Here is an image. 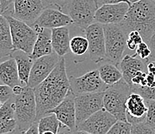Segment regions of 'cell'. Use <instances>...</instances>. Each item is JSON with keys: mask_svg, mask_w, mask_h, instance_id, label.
Instances as JSON below:
<instances>
[{"mask_svg": "<svg viewBox=\"0 0 155 134\" xmlns=\"http://www.w3.org/2000/svg\"><path fill=\"white\" fill-rule=\"evenodd\" d=\"M13 95L12 88L11 87L6 84H0V101H2V103L8 101Z\"/></svg>", "mask_w": 155, "mask_h": 134, "instance_id": "36", "label": "cell"}, {"mask_svg": "<svg viewBox=\"0 0 155 134\" xmlns=\"http://www.w3.org/2000/svg\"><path fill=\"white\" fill-rule=\"evenodd\" d=\"M131 124L127 121L117 120L108 131L107 134H130Z\"/></svg>", "mask_w": 155, "mask_h": 134, "instance_id": "29", "label": "cell"}, {"mask_svg": "<svg viewBox=\"0 0 155 134\" xmlns=\"http://www.w3.org/2000/svg\"><path fill=\"white\" fill-rule=\"evenodd\" d=\"M73 24L70 16L58 9L46 8L31 26L53 29Z\"/></svg>", "mask_w": 155, "mask_h": 134, "instance_id": "16", "label": "cell"}, {"mask_svg": "<svg viewBox=\"0 0 155 134\" xmlns=\"http://www.w3.org/2000/svg\"><path fill=\"white\" fill-rule=\"evenodd\" d=\"M33 89L36 101L35 122H38L40 118L57 106L70 93V78L67 74L64 57H60L51 74Z\"/></svg>", "mask_w": 155, "mask_h": 134, "instance_id": "1", "label": "cell"}, {"mask_svg": "<svg viewBox=\"0 0 155 134\" xmlns=\"http://www.w3.org/2000/svg\"><path fill=\"white\" fill-rule=\"evenodd\" d=\"M154 1H155V0H154Z\"/></svg>", "mask_w": 155, "mask_h": 134, "instance_id": "46", "label": "cell"}, {"mask_svg": "<svg viewBox=\"0 0 155 134\" xmlns=\"http://www.w3.org/2000/svg\"><path fill=\"white\" fill-rule=\"evenodd\" d=\"M1 83H2V82H1V81H0V84H1Z\"/></svg>", "mask_w": 155, "mask_h": 134, "instance_id": "45", "label": "cell"}, {"mask_svg": "<svg viewBox=\"0 0 155 134\" xmlns=\"http://www.w3.org/2000/svg\"><path fill=\"white\" fill-rule=\"evenodd\" d=\"M38 127L39 134H56L64 126L54 113H48L39 119L38 121Z\"/></svg>", "mask_w": 155, "mask_h": 134, "instance_id": "25", "label": "cell"}, {"mask_svg": "<svg viewBox=\"0 0 155 134\" xmlns=\"http://www.w3.org/2000/svg\"><path fill=\"white\" fill-rule=\"evenodd\" d=\"M0 81L11 88L21 84L16 61L12 57L0 62Z\"/></svg>", "mask_w": 155, "mask_h": 134, "instance_id": "20", "label": "cell"}, {"mask_svg": "<svg viewBox=\"0 0 155 134\" xmlns=\"http://www.w3.org/2000/svg\"><path fill=\"white\" fill-rule=\"evenodd\" d=\"M44 9L43 0H15L12 16L31 26Z\"/></svg>", "mask_w": 155, "mask_h": 134, "instance_id": "13", "label": "cell"}, {"mask_svg": "<svg viewBox=\"0 0 155 134\" xmlns=\"http://www.w3.org/2000/svg\"><path fill=\"white\" fill-rule=\"evenodd\" d=\"M131 93L130 87L124 78L108 88L104 93V106L117 120H127L126 102Z\"/></svg>", "mask_w": 155, "mask_h": 134, "instance_id": "4", "label": "cell"}, {"mask_svg": "<svg viewBox=\"0 0 155 134\" xmlns=\"http://www.w3.org/2000/svg\"><path fill=\"white\" fill-rule=\"evenodd\" d=\"M147 44L149 45L150 50H151V55H150V57L149 59H153V60H155V31L153 32L152 36H150V40H149V41L147 42ZM147 60H149L148 59H147Z\"/></svg>", "mask_w": 155, "mask_h": 134, "instance_id": "39", "label": "cell"}, {"mask_svg": "<svg viewBox=\"0 0 155 134\" xmlns=\"http://www.w3.org/2000/svg\"><path fill=\"white\" fill-rule=\"evenodd\" d=\"M98 8L97 0H70L67 6L73 24L84 31L95 22Z\"/></svg>", "mask_w": 155, "mask_h": 134, "instance_id": "7", "label": "cell"}, {"mask_svg": "<svg viewBox=\"0 0 155 134\" xmlns=\"http://www.w3.org/2000/svg\"><path fill=\"white\" fill-rule=\"evenodd\" d=\"M14 95L2 105L0 108V121L15 119V111L12 105Z\"/></svg>", "mask_w": 155, "mask_h": 134, "instance_id": "27", "label": "cell"}, {"mask_svg": "<svg viewBox=\"0 0 155 134\" xmlns=\"http://www.w3.org/2000/svg\"><path fill=\"white\" fill-rule=\"evenodd\" d=\"M98 6H101L105 4H117L120 2H127L130 5H131V3L129 2V0H97Z\"/></svg>", "mask_w": 155, "mask_h": 134, "instance_id": "38", "label": "cell"}, {"mask_svg": "<svg viewBox=\"0 0 155 134\" xmlns=\"http://www.w3.org/2000/svg\"><path fill=\"white\" fill-rule=\"evenodd\" d=\"M127 120L131 124L145 121L147 106L145 99L136 92H131L126 102Z\"/></svg>", "mask_w": 155, "mask_h": 134, "instance_id": "17", "label": "cell"}, {"mask_svg": "<svg viewBox=\"0 0 155 134\" xmlns=\"http://www.w3.org/2000/svg\"><path fill=\"white\" fill-rule=\"evenodd\" d=\"M104 91L87 93L75 96L77 126L93 114L104 108Z\"/></svg>", "mask_w": 155, "mask_h": 134, "instance_id": "8", "label": "cell"}, {"mask_svg": "<svg viewBox=\"0 0 155 134\" xmlns=\"http://www.w3.org/2000/svg\"><path fill=\"white\" fill-rule=\"evenodd\" d=\"M39 133V127H38V122H34L30 127L25 132V134H38Z\"/></svg>", "mask_w": 155, "mask_h": 134, "instance_id": "40", "label": "cell"}, {"mask_svg": "<svg viewBox=\"0 0 155 134\" xmlns=\"http://www.w3.org/2000/svg\"><path fill=\"white\" fill-rule=\"evenodd\" d=\"M74 98V94L70 91L68 95L57 106L48 111L46 113H54L63 126L68 128L71 132H76L77 128Z\"/></svg>", "mask_w": 155, "mask_h": 134, "instance_id": "14", "label": "cell"}, {"mask_svg": "<svg viewBox=\"0 0 155 134\" xmlns=\"http://www.w3.org/2000/svg\"><path fill=\"white\" fill-rule=\"evenodd\" d=\"M14 2L15 0H0V13L4 15H12V11H10V9Z\"/></svg>", "mask_w": 155, "mask_h": 134, "instance_id": "37", "label": "cell"}, {"mask_svg": "<svg viewBox=\"0 0 155 134\" xmlns=\"http://www.w3.org/2000/svg\"><path fill=\"white\" fill-rule=\"evenodd\" d=\"M17 123L15 119L0 121V134L15 132Z\"/></svg>", "mask_w": 155, "mask_h": 134, "instance_id": "33", "label": "cell"}, {"mask_svg": "<svg viewBox=\"0 0 155 134\" xmlns=\"http://www.w3.org/2000/svg\"><path fill=\"white\" fill-rule=\"evenodd\" d=\"M10 27L13 50H19L30 54L37 38V32L30 25L15 19L10 15H5Z\"/></svg>", "mask_w": 155, "mask_h": 134, "instance_id": "6", "label": "cell"}, {"mask_svg": "<svg viewBox=\"0 0 155 134\" xmlns=\"http://www.w3.org/2000/svg\"><path fill=\"white\" fill-rule=\"evenodd\" d=\"M130 87L131 92L140 94L144 99L155 100V86L147 87V86L131 85Z\"/></svg>", "mask_w": 155, "mask_h": 134, "instance_id": "28", "label": "cell"}, {"mask_svg": "<svg viewBox=\"0 0 155 134\" xmlns=\"http://www.w3.org/2000/svg\"><path fill=\"white\" fill-rule=\"evenodd\" d=\"M104 29L107 60L118 65L127 47L128 35L120 24H105Z\"/></svg>", "mask_w": 155, "mask_h": 134, "instance_id": "5", "label": "cell"}, {"mask_svg": "<svg viewBox=\"0 0 155 134\" xmlns=\"http://www.w3.org/2000/svg\"><path fill=\"white\" fill-rule=\"evenodd\" d=\"M70 50L76 56L84 55L89 49V43L87 37L77 36L70 40Z\"/></svg>", "mask_w": 155, "mask_h": 134, "instance_id": "26", "label": "cell"}, {"mask_svg": "<svg viewBox=\"0 0 155 134\" xmlns=\"http://www.w3.org/2000/svg\"><path fill=\"white\" fill-rule=\"evenodd\" d=\"M143 41V39L140 33L137 30H133L128 33L127 40V47L130 50H134L137 46Z\"/></svg>", "mask_w": 155, "mask_h": 134, "instance_id": "31", "label": "cell"}, {"mask_svg": "<svg viewBox=\"0 0 155 134\" xmlns=\"http://www.w3.org/2000/svg\"><path fill=\"white\" fill-rule=\"evenodd\" d=\"M117 121L116 117L106 108L97 111L76 128V132L91 134H106Z\"/></svg>", "mask_w": 155, "mask_h": 134, "instance_id": "10", "label": "cell"}, {"mask_svg": "<svg viewBox=\"0 0 155 134\" xmlns=\"http://www.w3.org/2000/svg\"><path fill=\"white\" fill-rule=\"evenodd\" d=\"M10 56L16 61L21 84L22 86H26L28 84L31 69L34 60L29 57V54L19 50H13Z\"/></svg>", "mask_w": 155, "mask_h": 134, "instance_id": "22", "label": "cell"}, {"mask_svg": "<svg viewBox=\"0 0 155 134\" xmlns=\"http://www.w3.org/2000/svg\"><path fill=\"white\" fill-rule=\"evenodd\" d=\"M118 65L123 74V78L129 85L131 84L132 78L139 71H146L147 69L146 63H143L141 59L137 58V57H134L133 55H125L121 59Z\"/></svg>", "mask_w": 155, "mask_h": 134, "instance_id": "19", "label": "cell"}, {"mask_svg": "<svg viewBox=\"0 0 155 134\" xmlns=\"http://www.w3.org/2000/svg\"><path fill=\"white\" fill-rule=\"evenodd\" d=\"M153 134L155 133V131L150 128L145 121L138 123L132 124L131 125V134Z\"/></svg>", "mask_w": 155, "mask_h": 134, "instance_id": "34", "label": "cell"}, {"mask_svg": "<svg viewBox=\"0 0 155 134\" xmlns=\"http://www.w3.org/2000/svg\"><path fill=\"white\" fill-rule=\"evenodd\" d=\"M13 108L15 119L17 123L15 132L25 133L36 118V101L34 89L29 86H24L23 91L14 95Z\"/></svg>", "mask_w": 155, "mask_h": 134, "instance_id": "3", "label": "cell"}, {"mask_svg": "<svg viewBox=\"0 0 155 134\" xmlns=\"http://www.w3.org/2000/svg\"><path fill=\"white\" fill-rule=\"evenodd\" d=\"M70 91L77 96L79 94L104 91L108 88L101 79L98 69L91 70L80 77H70Z\"/></svg>", "mask_w": 155, "mask_h": 134, "instance_id": "9", "label": "cell"}, {"mask_svg": "<svg viewBox=\"0 0 155 134\" xmlns=\"http://www.w3.org/2000/svg\"><path fill=\"white\" fill-rule=\"evenodd\" d=\"M84 32L89 43L88 52L91 60L98 64L107 60L104 24L93 22Z\"/></svg>", "mask_w": 155, "mask_h": 134, "instance_id": "11", "label": "cell"}, {"mask_svg": "<svg viewBox=\"0 0 155 134\" xmlns=\"http://www.w3.org/2000/svg\"><path fill=\"white\" fill-rule=\"evenodd\" d=\"M130 6L127 2L101 5L96 12L95 22L104 25L120 24L124 19Z\"/></svg>", "mask_w": 155, "mask_h": 134, "instance_id": "15", "label": "cell"}, {"mask_svg": "<svg viewBox=\"0 0 155 134\" xmlns=\"http://www.w3.org/2000/svg\"><path fill=\"white\" fill-rule=\"evenodd\" d=\"M2 104H3V103H2V101H0V108H1V106H2Z\"/></svg>", "mask_w": 155, "mask_h": 134, "instance_id": "43", "label": "cell"}, {"mask_svg": "<svg viewBox=\"0 0 155 134\" xmlns=\"http://www.w3.org/2000/svg\"><path fill=\"white\" fill-rule=\"evenodd\" d=\"M139 1H140V0H129V2L131 4L134 3V2H139Z\"/></svg>", "mask_w": 155, "mask_h": 134, "instance_id": "42", "label": "cell"}, {"mask_svg": "<svg viewBox=\"0 0 155 134\" xmlns=\"http://www.w3.org/2000/svg\"><path fill=\"white\" fill-rule=\"evenodd\" d=\"M51 30L53 50L60 57H63L70 50V29L68 26H66L53 28Z\"/></svg>", "mask_w": 155, "mask_h": 134, "instance_id": "21", "label": "cell"}, {"mask_svg": "<svg viewBox=\"0 0 155 134\" xmlns=\"http://www.w3.org/2000/svg\"><path fill=\"white\" fill-rule=\"evenodd\" d=\"M32 28L37 32V38L29 57L33 60H36L39 57L53 53L54 50L52 45L51 29L38 26H34Z\"/></svg>", "mask_w": 155, "mask_h": 134, "instance_id": "18", "label": "cell"}, {"mask_svg": "<svg viewBox=\"0 0 155 134\" xmlns=\"http://www.w3.org/2000/svg\"><path fill=\"white\" fill-rule=\"evenodd\" d=\"M127 33L138 31L147 43L155 31V1L140 0L132 3L124 19L120 23Z\"/></svg>", "mask_w": 155, "mask_h": 134, "instance_id": "2", "label": "cell"}, {"mask_svg": "<svg viewBox=\"0 0 155 134\" xmlns=\"http://www.w3.org/2000/svg\"><path fill=\"white\" fill-rule=\"evenodd\" d=\"M24 86L21 85V84H18V85L14 86L12 88V92H13L14 95H18V94H21L22 91H23Z\"/></svg>", "mask_w": 155, "mask_h": 134, "instance_id": "41", "label": "cell"}, {"mask_svg": "<svg viewBox=\"0 0 155 134\" xmlns=\"http://www.w3.org/2000/svg\"><path fill=\"white\" fill-rule=\"evenodd\" d=\"M145 102L147 106L145 122L155 131V100L145 99Z\"/></svg>", "mask_w": 155, "mask_h": 134, "instance_id": "30", "label": "cell"}, {"mask_svg": "<svg viewBox=\"0 0 155 134\" xmlns=\"http://www.w3.org/2000/svg\"><path fill=\"white\" fill-rule=\"evenodd\" d=\"M60 57L56 52H53L34 60L27 85L34 88L44 81L57 65Z\"/></svg>", "mask_w": 155, "mask_h": 134, "instance_id": "12", "label": "cell"}, {"mask_svg": "<svg viewBox=\"0 0 155 134\" xmlns=\"http://www.w3.org/2000/svg\"><path fill=\"white\" fill-rule=\"evenodd\" d=\"M152 61H153V63L154 64V65H155V60H152Z\"/></svg>", "mask_w": 155, "mask_h": 134, "instance_id": "44", "label": "cell"}, {"mask_svg": "<svg viewBox=\"0 0 155 134\" xmlns=\"http://www.w3.org/2000/svg\"><path fill=\"white\" fill-rule=\"evenodd\" d=\"M151 55V50L147 43L143 41L137 46L136 53L133 55L134 57H140L141 60H147Z\"/></svg>", "mask_w": 155, "mask_h": 134, "instance_id": "32", "label": "cell"}, {"mask_svg": "<svg viewBox=\"0 0 155 134\" xmlns=\"http://www.w3.org/2000/svg\"><path fill=\"white\" fill-rule=\"evenodd\" d=\"M13 50L10 27L6 17L0 13V60L9 57Z\"/></svg>", "mask_w": 155, "mask_h": 134, "instance_id": "23", "label": "cell"}, {"mask_svg": "<svg viewBox=\"0 0 155 134\" xmlns=\"http://www.w3.org/2000/svg\"><path fill=\"white\" fill-rule=\"evenodd\" d=\"M70 1V0H43L45 9L55 7L60 10L64 9V8H67Z\"/></svg>", "mask_w": 155, "mask_h": 134, "instance_id": "35", "label": "cell"}, {"mask_svg": "<svg viewBox=\"0 0 155 134\" xmlns=\"http://www.w3.org/2000/svg\"><path fill=\"white\" fill-rule=\"evenodd\" d=\"M101 79L107 85L110 86L116 84L123 78V74L120 69L117 67L116 64L110 63L104 64L98 68Z\"/></svg>", "mask_w": 155, "mask_h": 134, "instance_id": "24", "label": "cell"}]
</instances>
